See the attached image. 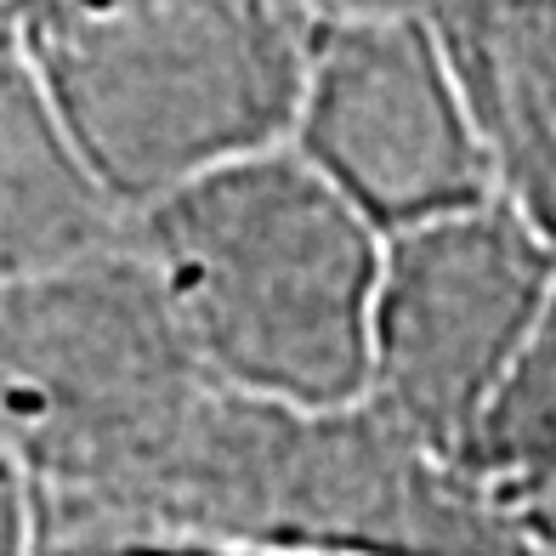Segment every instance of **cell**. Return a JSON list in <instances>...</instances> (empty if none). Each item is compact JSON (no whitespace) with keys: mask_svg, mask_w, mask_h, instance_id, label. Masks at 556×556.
I'll return each mask as SVG.
<instances>
[{"mask_svg":"<svg viewBox=\"0 0 556 556\" xmlns=\"http://www.w3.org/2000/svg\"><path fill=\"white\" fill-rule=\"evenodd\" d=\"M556 290V239L511 199L387 239L369 409L471 483L500 392Z\"/></svg>","mask_w":556,"mask_h":556,"instance_id":"obj_3","label":"cell"},{"mask_svg":"<svg viewBox=\"0 0 556 556\" xmlns=\"http://www.w3.org/2000/svg\"><path fill=\"white\" fill-rule=\"evenodd\" d=\"M131 256L211 387L313 420L369 409L387 233L295 148L148 205Z\"/></svg>","mask_w":556,"mask_h":556,"instance_id":"obj_1","label":"cell"},{"mask_svg":"<svg viewBox=\"0 0 556 556\" xmlns=\"http://www.w3.org/2000/svg\"><path fill=\"white\" fill-rule=\"evenodd\" d=\"M500 522L511 528V540H517L522 556H556V483L517 500L511 511H500Z\"/></svg>","mask_w":556,"mask_h":556,"instance_id":"obj_6","label":"cell"},{"mask_svg":"<svg viewBox=\"0 0 556 556\" xmlns=\"http://www.w3.org/2000/svg\"><path fill=\"white\" fill-rule=\"evenodd\" d=\"M0 250H7V290L63 278L119 256L131 244V216L114 205V193L91 176L80 148L68 142L52 103L40 97L35 74L7 46L0 68Z\"/></svg>","mask_w":556,"mask_h":556,"instance_id":"obj_5","label":"cell"},{"mask_svg":"<svg viewBox=\"0 0 556 556\" xmlns=\"http://www.w3.org/2000/svg\"><path fill=\"white\" fill-rule=\"evenodd\" d=\"M250 556H346V551H250Z\"/></svg>","mask_w":556,"mask_h":556,"instance_id":"obj_7","label":"cell"},{"mask_svg":"<svg viewBox=\"0 0 556 556\" xmlns=\"http://www.w3.org/2000/svg\"><path fill=\"white\" fill-rule=\"evenodd\" d=\"M290 148L387 239L500 199L448 35L415 12H313Z\"/></svg>","mask_w":556,"mask_h":556,"instance_id":"obj_4","label":"cell"},{"mask_svg":"<svg viewBox=\"0 0 556 556\" xmlns=\"http://www.w3.org/2000/svg\"><path fill=\"white\" fill-rule=\"evenodd\" d=\"M313 12L290 7H29L7 46L125 216L290 148Z\"/></svg>","mask_w":556,"mask_h":556,"instance_id":"obj_2","label":"cell"}]
</instances>
